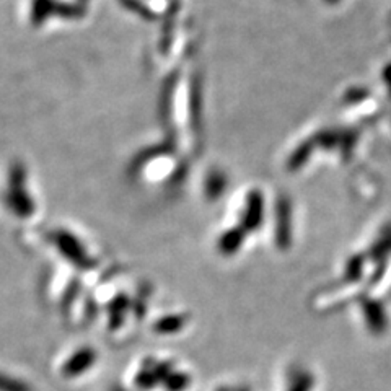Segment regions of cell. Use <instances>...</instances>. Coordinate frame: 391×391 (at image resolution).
I'll return each instance as SVG.
<instances>
[{"label":"cell","instance_id":"3","mask_svg":"<svg viewBox=\"0 0 391 391\" xmlns=\"http://www.w3.org/2000/svg\"><path fill=\"white\" fill-rule=\"evenodd\" d=\"M51 242L57 251L67 259L68 263L78 269H90L95 266L93 258L87 253L83 243L72 232L66 228H57L51 233Z\"/></svg>","mask_w":391,"mask_h":391},{"label":"cell","instance_id":"2","mask_svg":"<svg viewBox=\"0 0 391 391\" xmlns=\"http://www.w3.org/2000/svg\"><path fill=\"white\" fill-rule=\"evenodd\" d=\"M85 15V8L75 0H29L28 22L33 28H43L49 22H75Z\"/></svg>","mask_w":391,"mask_h":391},{"label":"cell","instance_id":"5","mask_svg":"<svg viewBox=\"0 0 391 391\" xmlns=\"http://www.w3.org/2000/svg\"><path fill=\"white\" fill-rule=\"evenodd\" d=\"M0 391H33V388L27 381L0 371Z\"/></svg>","mask_w":391,"mask_h":391},{"label":"cell","instance_id":"1","mask_svg":"<svg viewBox=\"0 0 391 391\" xmlns=\"http://www.w3.org/2000/svg\"><path fill=\"white\" fill-rule=\"evenodd\" d=\"M28 178V168L22 160H15L10 163L2 198L8 212L22 220L33 217L36 212V202H34L31 191H29Z\"/></svg>","mask_w":391,"mask_h":391},{"label":"cell","instance_id":"4","mask_svg":"<svg viewBox=\"0 0 391 391\" xmlns=\"http://www.w3.org/2000/svg\"><path fill=\"white\" fill-rule=\"evenodd\" d=\"M95 360V349H91V347H82V349L73 352L66 360V364L62 365V375L67 376V378H73V376L85 374L88 369H91Z\"/></svg>","mask_w":391,"mask_h":391},{"label":"cell","instance_id":"6","mask_svg":"<svg viewBox=\"0 0 391 391\" xmlns=\"http://www.w3.org/2000/svg\"><path fill=\"white\" fill-rule=\"evenodd\" d=\"M75 2H77L78 5H82V7H83V8H85V5H87V2H88V0H75Z\"/></svg>","mask_w":391,"mask_h":391}]
</instances>
